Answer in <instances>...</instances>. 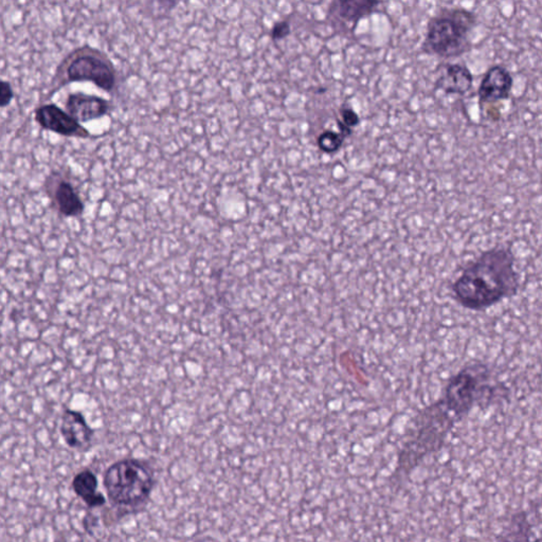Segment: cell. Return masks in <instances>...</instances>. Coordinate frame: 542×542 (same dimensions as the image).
Masks as SVG:
<instances>
[{"instance_id":"obj_7","label":"cell","mask_w":542,"mask_h":542,"mask_svg":"<svg viewBox=\"0 0 542 542\" xmlns=\"http://www.w3.org/2000/svg\"><path fill=\"white\" fill-rule=\"evenodd\" d=\"M34 121L41 129L67 138L87 139L90 131L54 103L42 104L34 109Z\"/></svg>"},{"instance_id":"obj_2","label":"cell","mask_w":542,"mask_h":542,"mask_svg":"<svg viewBox=\"0 0 542 542\" xmlns=\"http://www.w3.org/2000/svg\"><path fill=\"white\" fill-rule=\"evenodd\" d=\"M478 17L464 8H444L427 23L422 51L441 58H455L470 51L471 32Z\"/></svg>"},{"instance_id":"obj_1","label":"cell","mask_w":542,"mask_h":542,"mask_svg":"<svg viewBox=\"0 0 542 542\" xmlns=\"http://www.w3.org/2000/svg\"><path fill=\"white\" fill-rule=\"evenodd\" d=\"M512 248L496 246L483 251L453 282L455 301L467 310H485L516 296L520 278Z\"/></svg>"},{"instance_id":"obj_13","label":"cell","mask_w":542,"mask_h":542,"mask_svg":"<svg viewBox=\"0 0 542 542\" xmlns=\"http://www.w3.org/2000/svg\"><path fill=\"white\" fill-rule=\"evenodd\" d=\"M98 483L97 476L89 469L80 471L72 480L74 492L85 502L88 508H100L106 503L104 495L98 492Z\"/></svg>"},{"instance_id":"obj_8","label":"cell","mask_w":542,"mask_h":542,"mask_svg":"<svg viewBox=\"0 0 542 542\" xmlns=\"http://www.w3.org/2000/svg\"><path fill=\"white\" fill-rule=\"evenodd\" d=\"M382 3L369 0H336L329 5L327 19L343 31L353 32L361 19L372 15Z\"/></svg>"},{"instance_id":"obj_17","label":"cell","mask_w":542,"mask_h":542,"mask_svg":"<svg viewBox=\"0 0 542 542\" xmlns=\"http://www.w3.org/2000/svg\"><path fill=\"white\" fill-rule=\"evenodd\" d=\"M290 34V25L286 21H281L274 23L270 31L271 39H274V41H280V39H285Z\"/></svg>"},{"instance_id":"obj_11","label":"cell","mask_w":542,"mask_h":542,"mask_svg":"<svg viewBox=\"0 0 542 542\" xmlns=\"http://www.w3.org/2000/svg\"><path fill=\"white\" fill-rule=\"evenodd\" d=\"M60 431L63 440L70 448L85 451L91 446L94 430L80 412L65 410L61 418Z\"/></svg>"},{"instance_id":"obj_14","label":"cell","mask_w":542,"mask_h":542,"mask_svg":"<svg viewBox=\"0 0 542 542\" xmlns=\"http://www.w3.org/2000/svg\"><path fill=\"white\" fill-rule=\"evenodd\" d=\"M347 138V136L341 131L337 133L332 129H327L318 136L317 145L320 151L331 155L340 150Z\"/></svg>"},{"instance_id":"obj_9","label":"cell","mask_w":542,"mask_h":542,"mask_svg":"<svg viewBox=\"0 0 542 542\" xmlns=\"http://www.w3.org/2000/svg\"><path fill=\"white\" fill-rule=\"evenodd\" d=\"M514 78L510 70L502 65L490 67L483 76L478 88L480 107L510 99Z\"/></svg>"},{"instance_id":"obj_12","label":"cell","mask_w":542,"mask_h":542,"mask_svg":"<svg viewBox=\"0 0 542 542\" xmlns=\"http://www.w3.org/2000/svg\"><path fill=\"white\" fill-rule=\"evenodd\" d=\"M435 88L446 94H467L473 88V76L468 67L459 63H445L437 67Z\"/></svg>"},{"instance_id":"obj_4","label":"cell","mask_w":542,"mask_h":542,"mask_svg":"<svg viewBox=\"0 0 542 542\" xmlns=\"http://www.w3.org/2000/svg\"><path fill=\"white\" fill-rule=\"evenodd\" d=\"M74 82H91L107 94H113L118 88V72L103 51L84 45L63 58L51 82L52 92Z\"/></svg>"},{"instance_id":"obj_15","label":"cell","mask_w":542,"mask_h":542,"mask_svg":"<svg viewBox=\"0 0 542 542\" xmlns=\"http://www.w3.org/2000/svg\"><path fill=\"white\" fill-rule=\"evenodd\" d=\"M339 113H340V119L338 120H339L343 125H345L347 129H351L353 127H356L357 125L360 123V119H359L358 115H357L356 111H354V109H351V108L343 107Z\"/></svg>"},{"instance_id":"obj_16","label":"cell","mask_w":542,"mask_h":542,"mask_svg":"<svg viewBox=\"0 0 542 542\" xmlns=\"http://www.w3.org/2000/svg\"><path fill=\"white\" fill-rule=\"evenodd\" d=\"M15 92L11 83L3 80L0 82V106L1 108L7 107L14 99Z\"/></svg>"},{"instance_id":"obj_10","label":"cell","mask_w":542,"mask_h":542,"mask_svg":"<svg viewBox=\"0 0 542 542\" xmlns=\"http://www.w3.org/2000/svg\"><path fill=\"white\" fill-rule=\"evenodd\" d=\"M67 113L78 123H87L106 117L111 111V101L96 94L70 92L64 102Z\"/></svg>"},{"instance_id":"obj_3","label":"cell","mask_w":542,"mask_h":542,"mask_svg":"<svg viewBox=\"0 0 542 542\" xmlns=\"http://www.w3.org/2000/svg\"><path fill=\"white\" fill-rule=\"evenodd\" d=\"M108 499L120 510H136L150 500L155 475L144 461L123 459L108 467L104 475Z\"/></svg>"},{"instance_id":"obj_5","label":"cell","mask_w":542,"mask_h":542,"mask_svg":"<svg viewBox=\"0 0 542 542\" xmlns=\"http://www.w3.org/2000/svg\"><path fill=\"white\" fill-rule=\"evenodd\" d=\"M490 368L481 362H473L461 369L451 377L446 386L443 400L446 408L459 420L469 413L473 406L492 395Z\"/></svg>"},{"instance_id":"obj_6","label":"cell","mask_w":542,"mask_h":542,"mask_svg":"<svg viewBox=\"0 0 542 542\" xmlns=\"http://www.w3.org/2000/svg\"><path fill=\"white\" fill-rule=\"evenodd\" d=\"M43 188L50 200L52 209L63 217L83 215L85 204L80 190L67 171L54 170L49 173Z\"/></svg>"}]
</instances>
